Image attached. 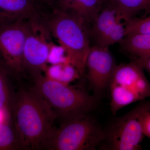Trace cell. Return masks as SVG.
<instances>
[{
	"mask_svg": "<svg viewBox=\"0 0 150 150\" xmlns=\"http://www.w3.org/2000/svg\"><path fill=\"white\" fill-rule=\"evenodd\" d=\"M11 116L25 149L44 150L56 129L57 117L50 105L31 88L21 87L16 91Z\"/></svg>",
	"mask_w": 150,
	"mask_h": 150,
	"instance_id": "obj_1",
	"label": "cell"
},
{
	"mask_svg": "<svg viewBox=\"0 0 150 150\" xmlns=\"http://www.w3.org/2000/svg\"><path fill=\"white\" fill-rule=\"evenodd\" d=\"M30 88L52 108L62 123L89 115L98 98L83 88L74 87L43 75L33 80Z\"/></svg>",
	"mask_w": 150,
	"mask_h": 150,
	"instance_id": "obj_2",
	"label": "cell"
},
{
	"mask_svg": "<svg viewBox=\"0 0 150 150\" xmlns=\"http://www.w3.org/2000/svg\"><path fill=\"white\" fill-rule=\"evenodd\" d=\"M52 37L67 54L68 62L80 76L85 72L86 64L91 47L87 25L69 14L56 9L45 21Z\"/></svg>",
	"mask_w": 150,
	"mask_h": 150,
	"instance_id": "obj_3",
	"label": "cell"
},
{
	"mask_svg": "<svg viewBox=\"0 0 150 150\" xmlns=\"http://www.w3.org/2000/svg\"><path fill=\"white\" fill-rule=\"evenodd\" d=\"M89 115L62 123L55 129L44 150H94L105 138V130Z\"/></svg>",
	"mask_w": 150,
	"mask_h": 150,
	"instance_id": "obj_4",
	"label": "cell"
},
{
	"mask_svg": "<svg viewBox=\"0 0 150 150\" xmlns=\"http://www.w3.org/2000/svg\"><path fill=\"white\" fill-rule=\"evenodd\" d=\"M144 69L136 61L117 65L108 86L113 115L125 106L150 97V83Z\"/></svg>",
	"mask_w": 150,
	"mask_h": 150,
	"instance_id": "obj_5",
	"label": "cell"
},
{
	"mask_svg": "<svg viewBox=\"0 0 150 150\" xmlns=\"http://www.w3.org/2000/svg\"><path fill=\"white\" fill-rule=\"evenodd\" d=\"M150 111V100L140 101L133 109L116 117L105 131L104 141L100 149L109 150H138L144 135L143 122Z\"/></svg>",
	"mask_w": 150,
	"mask_h": 150,
	"instance_id": "obj_6",
	"label": "cell"
},
{
	"mask_svg": "<svg viewBox=\"0 0 150 150\" xmlns=\"http://www.w3.org/2000/svg\"><path fill=\"white\" fill-rule=\"evenodd\" d=\"M50 31L39 16L28 20V32L24 48L25 74L35 80L43 75L53 48Z\"/></svg>",
	"mask_w": 150,
	"mask_h": 150,
	"instance_id": "obj_7",
	"label": "cell"
},
{
	"mask_svg": "<svg viewBox=\"0 0 150 150\" xmlns=\"http://www.w3.org/2000/svg\"><path fill=\"white\" fill-rule=\"evenodd\" d=\"M27 32L28 20L0 27V66L16 80L25 74L23 56Z\"/></svg>",
	"mask_w": 150,
	"mask_h": 150,
	"instance_id": "obj_8",
	"label": "cell"
},
{
	"mask_svg": "<svg viewBox=\"0 0 150 150\" xmlns=\"http://www.w3.org/2000/svg\"><path fill=\"white\" fill-rule=\"evenodd\" d=\"M117 66L108 48L98 45L91 47L86 62V71L93 95L97 98L108 88Z\"/></svg>",
	"mask_w": 150,
	"mask_h": 150,
	"instance_id": "obj_9",
	"label": "cell"
},
{
	"mask_svg": "<svg viewBox=\"0 0 150 150\" xmlns=\"http://www.w3.org/2000/svg\"><path fill=\"white\" fill-rule=\"evenodd\" d=\"M38 16L33 0H0V27Z\"/></svg>",
	"mask_w": 150,
	"mask_h": 150,
	"instance_id": "obj_10",
	"label": "cell"
},
{
	"mask_svg": "<svg viewBox=\"0 0 150 150\" xmlns=\"http://www.w3.org/2000/svg\"><path fill=\"white\" fill-rule=\"evenodd\" d=\"M105 0H59L57 9L74 16L87 25L93 22Z\"/></svg>",
	"mask_w": 150,
	"mask_h": 150,
	"instance_id": "obj_11",
	"label": "cell"
},
{
	"mask_svg": "<svg viewBox=\"0 0 150 150\" xmlns=\"http://www.w3.org/2000/svg\"><path fill=\"white\" fill-rule=\"evenodd\" d=\"M122 20L118 10L108 3L107 6L102 7L93 23L90 35L97 43L116 22Z\"/></svg>",
	"mask_w": 150,
	"mask_h": 150,
	"instance_id": "obj_12",
	"label": "cell"
},
{
	"mask_svg": "<svg viewBox=\"0 0 150 150\" xmlns=\"http://www.w3.org/2000/svg\"><path fill=\"white\" fill-rule=\"evenodd\" d=\"M119 43L123 50L138 58L150 57V34H129Z\"/></svg>",
	"mask_w": 150,
	"mask_h": 150,
	"instance_id": "obj_13",
	"label": "cell"
},
{
	"mask_svg": "<svg viewBox=\"0 0 150 150\" xmlns=\"http://www.w3.org/2000/svg\"><path fill=\"white\" fill-rule=\"evenodd\" d=\"M25 150L12 120L5 118L0 123V150Z\"/></svg>",
	"mask_w": 150,
	"mask_h": 150,
	"instance_id": "obj_14",
	"label": "cell"
},
{
	"mask_svg": "<svg viewBox=\"0 0 150 150\" xmlns=\"http://www.w3.org/2000/svg\"><path fill=\"white\" fill-rule=\"evenodd\" d=\"M118 10L125 23L142 11H150V0H105Z\"/></svg>",
	"mask_w": 150,
	"mask_h": 150,
	"instance_id": "obj_15",
	"label": "cell"
},
{
	"mask_svg": "<svg viewBox=\"0 0 150 150\" xmlns=\"http://www.w3.org/2000/svg\"><path fill=\"white\" fill-rule=\"evenodd\" d=\"M11 79L0 66V111L5 118L11 117V110L16 91L11 82Z\"/></svg>",
	"mask_w": 150,
	"mask_h": 150,
	"instance_id": "obj_16",
	"label": "cell"
},
{
	"mask_svg": "<svg viewBox=\"0 0 150 150\" xmlns=\"http://www.w3.org/2000/svg\"><path fill=\"white\" fill-rule=\"evenodd\" d=\"M44 72L47 77L69 84L81 76L76 68L68 62L47 67Z\"/></svg>",
	"mask_w": 150,
	"mask_h": 150,
	"instance_id": "obj_17",
	"label": "cell"
},
{
	"mask_svg": "<svg viewBox=\"0 0 150 150\" xmlns=\"http://www.w3.org/2000/svg\"><path fill=\"white\" fill-rule=\"evenodd\" d=\"M125 35V25L121 21H119L97 42L96 45L108 48L111 45L120 43Z\"/></svg>",
	"mask_w": 150,
	"mask_h": 150,
	"instance_id": "obj_18",
	"label": "cell"
},
{
	"mask_svg": "<svg viewBox=\"0 0 150 150\" xmlns=\"http://www.w3.org/2000/svg\"><path fill=\"white\" fill-rule=\"evenodd\" d=\"M125 27L126 35L133 33L150 34V14L144 17L131 19L126 23Z\"/></svg>",
	"mask_w": 150,
	"mask_h": 150,
	"instance_id": "obj_19",
	"label": "cell"
},
{
	"mask_svg": "<svg viewBox=\"0 0 150 150\" xmlns=\"http://www.w3.org/2000/svg\"><path fill=\"white\" fill-rule=\"evenodd\" d=\"M143 127L144 135L150 139V111L147 112L145 115Z\"/></svg>",
	"mask_w": 150,
	"mask_h": 150,
	"instance_id": "obj_20",
	"label": "cell"
},
{
	"mask_svg": "<svg viewBox=\"0 0 150 150\" xmlns=\"http://www.w3.org/2000/svg\"><path fill=\"white\" fill-rule=\"evenodd\" d=\"M143 69L146 70L150 74V57L145 58H138L136 60Z\"/></svg>",
	"mask_w": 150,
	"mask_h": 150,
	"instance_id": "obj_21",
	"label": "cell"
},
{
	"mask_svg": "<svg viewBox=\"0 0 150 150\" xmlns=\"http://www.w3.org/2000/svg\"><path fill=\"white\" fill-rule=\"evenodd\" d=\"M33 1H34V0H33Z\"/></svg>",
	"mask_w": 150,
	"mask_h": 150,
	"instance_id": "obj_22",
	"label": "cell"
}]
</instances>
